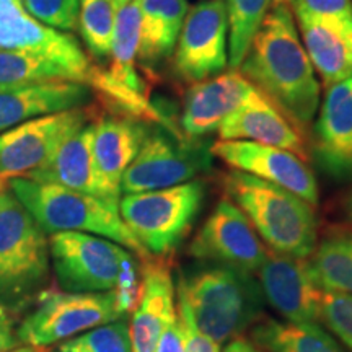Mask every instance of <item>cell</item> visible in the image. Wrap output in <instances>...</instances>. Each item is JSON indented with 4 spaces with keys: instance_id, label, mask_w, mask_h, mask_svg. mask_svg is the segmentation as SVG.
I'll list each match as a JSON object with an SVG mask.
<instances>
[{
    "instance_id": "obj_27",
    "label": "cell",
    "mask_w": 352,
    "mask_h": 352,
    "mask_svg": "<svg viewBox=\"0 0 352 352\" xmlns=\"http://www.w3.org/2000/svg\"><path fill=\"white\" fill-rule=\"evenodd\" d=\"M311 274L323 290L352 296V226H333L308 258Z\"/></svg>"
},
{
    "instance_id": "obj_36",
    "label": "cell",
    "mask_w": 352,
    "mask_h": 352,
    "mask_svg": "<svg viewBox=\"0 0 352 352\" xmlns=\"http://www.w3.org/2000/svg\"><path fill=\"white\" fill-rule=\"evenodd\" d=\"M155 352H184L182 324H179L178 315H176V320L173 323L165 329L160 340H158Z\"/></svg>"
},
{
    "instance_id": "obj_12",
    "label": "cell",
    "mask_w": 352,
    "mask_h": 352,
    "mask_svg": "<svg viewBox=\"0 0 352 352\" xmlns=\"http://www.w3.org/2000/svg\"><path fill=\"white\" fill-rule=\"evenodd\" d=\"M228 65V20L223 0H201L188 10L173 52V69L184 83L219 76Z\"/></svg>"
},
{
    "instance_id": "obj_8",
    "label": "cell",
    "mask_w": 352,
    "mask_h": 352,
    "mask_svg": "<svg viewBox=\"0 0 352 352\" xmlns=\"http://www.w3.org/2000/svg\"><path fill=\"white\" fill-rule=\"evenodd\" d=\"M210 145L199 139L176 138L157 126L121 179V195L157 191L183 184L212 168Z\"/></svg>"
},
{
    "instance_id": "obj_2",
    "label": "cell",
    "mask_w": 352,
    "mask_h": 352,
    "mask_svg": "<svg viewBox=\"0 0 352 352\" xmlns=\"http://www.w3.org/2000/svg\"><path fill=\"white\" fill-rule=\"evenodd\" d=\"M176 292L186 300L196 327L219 344L241 336L263 316L264 297L256 277L227 264L188 267L178 274Z\"/></svg>"
},
{
    "instance_id": "obj_3",
    "label": "cell",
    "mask_w": 352,
    "mask_h": 352,
    "mask_svg": "<svg viewBox=\"0 0 352 352\" xmlns=\"http://www.w3.org/2000/svg\"><path fill=\"white\" fill-rule=\"evenodd\" d=\"M227 197L246 215L270 250L308 259L318 243L315 206L277 184L233 170L223 178Z\"/></svg>"
},
{
    "instance_id": "obj_29",
    "label": "cell",
    "mask_w": 352,
    "mask_h": 352,
    "mask_svg": "<svg viewBox=\"0 0 352 352\" xmlns=\"http://www.w3.org/2000/svg\"><path fill=\"white\" fill-rule=\"evenodd\" d=\"M118 8L114 0H80L77 28L87 52L96 60H107L111 52Z\"/></svg>"
},
{
    "instance_id": "obj_19",
    "label": "cell",
    "mask_w": 352,
    "mask_h": 352,
    "mask_svg": "<svg viewBox=\"0 0 352 352\" xmlns=\"http://www.w3.org/2000/svg\"><path fill=\"white\" fill-rule=\"evenodd\" d=\"M94 91L78 82H43L0 90V134L34 118L88 107Z\"/></svg>"
},
{
    "instance_id": "obj_39",
    "label": "cell",
    "mask_w": 352,
    "mask_h": 352,
    "mask_svg": "<svg viewBox=\"0 0 352 352\" xmlns=\"http://www.w3.org/2000/svg\"><path fill=\"white\" fill-rule=\"evenodd\" d=\"M341 210L342 214L346 215L347 222L349 226H352V188H349V191L346 192L344 197H342V202H341Z\"/></svg>"
},
{
    "instance_id": "obj_5",
    "label": "cell",
    "mask_w": 352,
    "mask_h": 352,
    "mask_svg": "<svg viewBox=\"0 0 352 352\" xmlns=\"http://www.w3.org/2000/svg\"><path fill=\"white\" fill-rule=\"evenodd\" d=\"M50 236L7 186L0 188V308L32 305L50 279Z\"/></svg>"
},
{
    "instance_id": "obj_9",
    "label": "cell",
    "mask_w": 352,
    "mask_h": 352,
    "mask_svg": "<svg viewBox=\"0 0 352 352\" xmlns=\"http://www.w3.org/2000/svg\"><path fill=\"white\" fill-rule=\"evenodd\" d=\"M51 266L63 290H114L132 252L114 241L82 232H59L50 236Z\"/></svg>"
},
{
    "instance_id": "obj_21",
    "label": "cell",
    "mask_w": 352,
    "mask_h": 352,
    "mask_svg": "<svg viewBox=\"0 0 352 352\" xmlns=\"http://www.w3.org/2000/svg\"><path fill=\"white\" fill-rule=\"evenodd\" d=\"M175 283L165 263H148L142 272V292L129 324L132 352H155L165 329L176 320Z\"/></svg>"
},
{
    "instance_id": "obj_6",
    "label": "cell",
    "mask_w": 352,
    "mask_h": 352,
    "mask_svg": "<svg viewBox=\"0 0 352 352\" xmlns=\"http://www.w3.org/2000/svg\"><path fill=\"white\" fill-rule=\"evenodd\" d=\"M206 201V184L201 179L124 195L120 214L139 245L153 256L173 253L195 226Z\"/></svg>"
},
{
    "instance_id": "obj_13",
    "label": "cell",
    "mask_w": 352,
    "mask_h": 352,
    "mask_svg": "<svg viewBox=\"0 0 352 352\" xmlns=\"http://www.w3.org/2000/svg\"><path fill=\"white\" fill-rule=\"evenodd\" d=\"M188 253L199 263L227 264L253 274L266 258L267 248L246 215L223 197L202 223Z\"/></svg>"
},
{
    "instance_id": "obj_4",
    "label": "cell",
    "mask_w": 352,
    "mask_h": 352,
    "mask_svg": "<svg viewBox=\"0 0 352 352\" xmlns=\"http://www.w3.org/2000/svg\"><path fill=\"white\" fill-rule=\"evenodd\" d=\"M7 186L47 235L59 232L90 233L148 259V253L121 217L120 201L74 191L59 184L39 183L25 176L7 179Z\"/></svg>"
},
{
    "instance_id": "obj_16",
    "label": "cell",
    "mask_w": 352,
    "mask_h": 352,
    "mask_svg": "<svg viewBox=\"0 0 352 352\" xmlns=\"http://www.w3.org/2000/svg\"><path fill=\"white\" fill-rule=\"evenodd\" d=\"M217 134L220 140H248L292 152L305 162L310 158L305 134L256 88L220 122Z\"/></svg>"
},
{
    "instance_id": "obj_7",
    "label": "cell",
    "mask_w": 352,
    "mask_h": 352,
    "mask_svg": "<svg viewBox=\"0 0 352 352\" xmlns=\"http://www.w3.org/2000/svg\"><path fill=\"white\" fill-rule=\"evenodd\" d=\"M122 318L116 296L109 292L44 290L16 328L21 344L50 347L88 329Z\"/></svg>"
},
{
    "instance_id": "obj_41",
    "label": "cell",
    "mask_w": 352,
    "mask_h": 352,
    "mask_svg": "<svg viewBox=\"0 0 352 352\" xmlns=\"http://www.w3.org/2000/svg\"><path fill=\"white\" fill-rule=\"evenodd\" d=\"M114 2L118 3V7H122V6H126V3L132 2V0H114Z\"/></svg>"
},
{
    "instance_id": "obj_40",
    "label": "cell",
    "mask_w": 352,
    "mask_h": 352,
    "mask_svg": "<svg viewBox=\"0 0 352 352\" xmlns=\"http://www.w3.org/2000/svg\"><path fill=\"white\" fill-rule=\"evenodd\" d=\"M3 352H46V347H36V346H30V344H23V346H16L13 349L3 351Z\"/></svg>"
},
{
    "instance_id": "obj_34",
    "label": "cell",
    "mask_w": 352,
    "mask_h": 352,
    "mask_svg": "<svg viewBox=\"0 0 352 352\" xmlns=\"http://www.w3.org/2000/svg\"><path fill=\"white\" fill-rule=\"evenodd\" d=\"M294 12L328 21L352 38V0H285Z\"/></svg>"
},
{
    "instance_id": "obj_25",
    "label": "cell",
    "mask_w": 352,
    "mask_h": 352,
    "mask_svg": "<svg viewBox=\"0 0 352 352\" xmlns=\"http://www.w3.org/2000/svg\"><path fill=\"white\" fill-rule=\"evenodd\" d=\"M140 43V8L138 0L118 8L114 25L109 64L104 67L107 74L121 87L129 88L135 94L147 95V82L138 72V56Z\"/></svg>"
},
{
    "instance_id": "obj_24",
    "label": "cell",
    "mask_w": 352,
    "mask_h": 352,
    "mask_svg": "<svg viewBox=\"0 0 352 352\" xmlns=\"http://www.w3.org/2000/svg\"><path fill=\"white\" fill-rule=\"evenodd\" d=\"M140 8V43L138 63L152 72L173 56L189 6L188 0H138Z\"/></svg>"
},
{
    "instance_id": "obj_18",
    "label": "cell",
    "mask_w": 352,
    "mask_h": 352,
    "mask_svg": "<svg viewBox=\"0 0 352 352\" xmlns=\"http://www.w3.org/2000/svg\"><path fill=\"white\" fill-rule=\"evenodd\" d=\"M315 155L334 178L352 176V77L327 88L315 124Z\"/></svg>"
},
{
    "instance_id": "obj_20",
    "label": "cell",
    "mask_w": 352,
    "mask_h": 352,
    "mask_svg": "<svg viewBox=\"0 0 352 352\" xmlns=\"http://www.w3.org/2000/svg\"><path fill=\"white\" fill-rule=\"evenodd\" d=\"M151 129L148 122L118 114L95 120V166L108 196L113 199H120L122 175L139 153Z\"/></svg>"
},
{
    "instance_id": "obj_1",
    "label": "cell",
    "mask_w": 352,
    "mask_h": 352,
    "mask_svg": "<svg viewBox=\"0 0 352 352\" xmlns=\"http://www.w3.org/2000/svg\"><path fill=\"white\" fill-rule=\"evenodd\" d=\"M239 72L307 134L320 108V82L285 0H272Z\"/></svg>"
},
{
    "instance_id": "obj_11",
    "label": "cell",
    "mask_w": 352,
    "mask_h": 352,
    "mask_svg": "<svg viewBox=\"0 0 352 352\" xmlns=\"http://www.w3.org/2000/svg\"><path fill=\"white\" fill-rule=\"evenodd\" d=\"M96 120L94 107L34 118L0 134V179L26 176L46 164L70 135Z\"/></svg>"
},
{
    "instance_id": "obj_17",
    "label": "cell",
    "mask_w": 352,
    "mask_h": 352,
    "mask_svg": "<svg viewBox=\"0 0 352 352\" xmlns=\"http://www.w3.org/2000/svg\"><path fill=\"white\" fill-rule=\"evenodd\" d=\"M254 87L239 70L222 72L192 83L183 101L182 132L186 139H201L217 132L220 122L239 109Z\"/></svg>"
},
{
    "instance_id": "obj_23",
    "label": "cell",
    "mask_w": 352,
    "mask_h": 352,
    "mask_svg": "<svg viewBox=\"0 0 352 352\" xmlns=\"http://www.w3.org/2000/svg\"><path fill=\"white\" fill-rule=\"evenodd\" d=\"M294 16L308 59L318 72L323 85L328 88L351 78L352 38L328 21L308 13L294 12Z\"/></svg>"
},
{
    "instance_id": "obj_31",
    "label": "cell",
    "mask_w": 352,
    "mask_h": 352,
    "mask_svg": "<svg viewBox=\"0 0 352 352\" xmlns=\"http://www.w3.org/2000/svg\"><path fill=\"white\" fill-rule=\"evenodd\" d=\"M57 352H132L129 323L122 316L60 342Z\"/></svg>"
},
{
    "instance_id": "obj_10",
    "label": "cell",
    "mask_w": 352,
    "mask_h": 352,
    "mask_svg": "<svg viewBox=\"0 0 352 352\" xmlns=\"http://www.w3.org/2000/svg\"><path fill=\"white\" fill-rule=\"evenodd\" d=\"M0 50L30 52L63 67L72 82L90 85L95 67L76 36L30 15L20 0H0Z\"/></svg>"
},
{
    "instance_id": "obj_42",
    "label": "cell",
    "mask_w": 352,
    "mask_h": 352,
    "mask_svg": "<svg viewBox=\"0 0 352 352\" xmlns=\"http://www.w3.org/2000/svg\"><path fill=\"white\" fill-rule=\"evenodd\" d=\"M3 183H6V182H2V179H0V188H2V184H3Z\"/></svg>"
},
{
    "instance_id": "obj_38",
    "label": "cell",
    "mask_w": 352,
    "mask_h": 352,
    "mask_svg": "<svg viewBox=\"0 0 352 352\" xmlns=\"http://www.w3.org/2000/svg\"><path fill=\"white\" fill-rule=\"evenodd\" d=\"M220 352H261V349L253 341H248L243 336H236L228 341L223 351Z\"/></svg>"
},
{
    "instance_id": "obj_22",
    "label": "cell",
    "mask_w": 352,
    "mask_h": 352,
    "mask_svg": "<svg viewBox=\"0 0 352 352\" xmlns=\"http://www.w3.org/2000/svg\"><path fill=\"white\" fill-rule=\"evenodd\" d=\"M94 134L95 120L83 126L76 134L70 135L46 164L33 170L25 178L34 179L39 183L59 184V186L74 189V191L113 199L108 196L107 189H104L98 176V171H96Z\"/></svg>"
},
{
    "instance_id": "obj_28",
    "label": "cell",
    "mask_w": 352,
    "mask_h": 352,
    "mask_svg": "<svg viewBox=\"0 0 352 352\" xmlns=\"http://www.w3.org/2000/svg\"><path fill=\"white\" fill-rule=\"evenodd\" d=\"M272 0H223L228 20V65L239 70Z\"/></svg>"
},
{
    "instance_id": "obj_15",
    "label": "cell",
    "mask_w": 352,
    "mask_h": 352,
    "mask_svg": "<svg viewBox=\"0 0 352 352\" xmlns=\"http://www.w3.org/2000/svg\"><path fill=\"white\" fill-rule=\"evenodd\" d=\"M254 274L264 302L270 303L285 321L321 324L320 302L323 289L311 274L308 259L267 250L266 258Z\"/></svg>"
},
{
    "instance_id": "obj_35",
    "label": "cell",
    "mask_w": 352,
    "mask_h": 352,
    "mask_svg": "<svg viewBox=\"0 0 352 352\" xmlns=\"http://www.w3.org/2000/svg\"><path fill=\"white\" fill-rule=\"evenodd\" d=\"M178 320L182 324L184 352H220V344L206 336L192 320L186 300L178 292Z\"/></svg>"
},
{
    "instance_id": "obj_14",
    "label": "cell",
    "mask_w": 352,
    "mask_h": 352,
    "mask_svg": "<svg viewBox=\"0 0 352 352\" xmlns=\"http://www.w3.org/2000/svg\"><path fill=\"white\" fill-rule=\"evenodd\" d=\"M210 153L233 170L285 188L308 204L318 206L320 189L314 171L296 153L248 140L220 139L210 145Z\"/></svg>"
},
{
    "instance_id": "obj_26",
    "label": "cell",
    "mask_w": 352,
    "mask_h": 352,
    "mask_svg": "<svg viewBox=\"0 0 352 352\" xmlns=\"http://www.w3.org/2000/svg\"><path fill=\"white\" fill-rule=\"evenodd\" d=\"M252 334L261 352H346L321 324H297L261 316Z\"/></svg>"
},
{
    "instance_id": "obj_37",
    "label": "cell",
    "mask_w": 352,
    "mask_h": 352,
    "mask_svg": "<svg viewBox=\"0 0 352 352\" xmlns=\"http://www.w3.org/2000/svg\"><path fill=\"white\" fill-rule=\"evenodd\" d=\"M21 346L10 311L0 308V352Z\"/></svg>"
},
{
    "instance_id": "obj_33",
    "label": "cell",
    "mask_w": 352,
    "mask_h": 352,
    "mask_svg": "<svg viewBox=\"0 0 352 352\" xmlns=\"http://www.w3.org/2000/svg\"><path fill=\"white\" fill-rule=\"evenodd\" d=\"M30 15L60 32H74L80 0H20Z\"/></svg>"
},
{
    "instance_id": "obj_30",
    "label": "cell",
    "mask_w": 352,
    "mask_h": 352,
    "mask_svg": "<svg viewBox=\"0 0 352 352\" xmlns=\"http://www.w3.org/2000/svg\"><path fill=\"white\" fill-rule=\"evenodd\" d=\"M43 82H72L63 67L30 52L0 50V90Z\"/></svg>"
},
{
    "instance_id": "obj_32",
    "label": "cell",
    "mask_w": 352,
    "mask_h": 352,
    "mask_svg": "<svg viewBox=\"0 0 352 352\" xmlns=\"http://www.w3.org/2000/svg\"><path fill=\"white\" fill-rule=\"evenodd\" d=\"M320 323L352 352V296L338 290H323Z\"/></svg>"
}]
</instances>
